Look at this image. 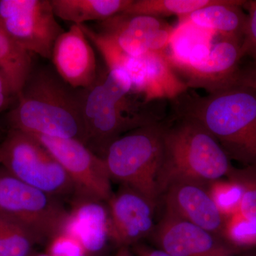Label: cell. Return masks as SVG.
<instances>
[{
  "label": "cell",
  "mask_w": 256,
  "mask_h": 256,
  "mask_svg": "<svg viewBox=\"0 0 256 256\" xmlns=\"http://www.w3.org/2000/svg\"><path fill=\"white\" fill-rule=\"evenodd\" d=\"M173 102L178 117L202 124L230 160L256 166L255 90L236 85L206 96L186 92Z\"/></svg>",
  "instance_id": "obj_1"
},
{
  "label": "cell",
  "mask_w": 256,
  "mask_h": 256,
  "mask_svg": "<svg viewBox=\"0 0 256 256\" xmlns=\"http://www.w3.org/2000/svg\"><path fill=\"white\" fill-rule=\"evenodd\" d=\"M9 114L12 129L85 144L82 89L76 92L48 69L32 72Z\"/></svg>",
  "instance_id": "obj_2"
},
{
  "label": "cell",
  "mask_w": 256,
  "mask_h": 256,
  "mask_svg": "<svg viewBox=\"0 0 256 256\" xmlns=\"http://www.w3.org/2000/svg\"><path fill=\"white\" fill-rule=\"evenodd\" d=\"M234 166L218 141L200 122L178 118L164 133V156L158 186L160 197L172 182L190 180L205 184L227 178Z\"/></svg>",
  "instance_id": "obj_3"
},
{
  "label": "cell",
  "mask_w": 256,
  "mask_h": 256,
  "mask_svg": "<svg viewBox=\"0 0 256 256\" xmlns=\"http://www.w3.org/2000/svg\"><path fill=\"white\" fill-rule=\"evenodd\" d=\"M131 92L130 79L118 68H108L92 87L82 89L85 146L100 158L120 136L156 121L134 110Z\"/></svg>",
  "instance_id": "obj_4"
},
{
  "label": "cell",
  "mask_w": 256,
  "mask_h": 256,
  "mask_svg": "<svg viewBox=\"0 0 256 256\" xmlns=\"http://www.w3.org/2000/svg\"><path fill=\"white\" fill-rule=\"evenodd\" d=\"M166 126L156 120L126 132L109 146L104 158L112 180L140 194L156 208Z\"/></svg>",
  "instance_id": "obj_5"
},
{
  "label": "cell",
  "mask_w": 256,
  "mask_h": 256,
  "mask_svg": "<svg viewBox=\"0 0 256 256\" xmlns=\"http://www.w3.org/2000/svg\"><path fill=\"white\" fill-rule=\"evenodd\" d=\"M0 164L8 174L52 196L76 192L62 165L31 134L11 129L0 144Z\"/></svg>",
  "instance_id": "obj_6"
},
{
  "label": "cell",
  "mask_w": 256,
  "mask_h": 256,
  "mask_svg": "<svg viewBox=\"0 0 256 256\" xmlns=\"http://www.w3.org/2000/svg\"><path fill=\"white\" fill-rule=\"evenodd\" d=\"M68 214L56 197L0 172V216L26 227L42 242L62 232Z\"/></svg>",
  "instance_id": "obj_7"
},
{
  "label": "cell",
  "mask_w": 256,
  "mask_h": 256,
  "mask_svg": "<svg viewBox=\"0 0 256 256\" xmlns=\"http://www.w3.org/2000/svg\"><path fill=\"white\" fill-rule=\"evenodd\" d=\"M0 24L28 53L52 58L64 32L50 0H0Z\"/></svg>",
  "instance_id": "obj_8"
},
{
  "label": "cell",
  "mask_w": 256,
  "mask_h": 256,
  "mask_svg": "<svg viewBox=\"0 0 256 256\" xmlns=\"http://www.w3.org/2000/svg\"><path fill=\"white\" fill-rule=\"evenodd\" d=\"M32 136V134H31ZM60 165L76 186L75 194L107 202L114 194L105 160L80 141L32 136Z\"/></svg>",
  "instance_id": "obj_9"
},
{
  "label": "cell",
  "mask_w": 256,
  "mask_h": 256,
  "mask_svg": "<svg viewBox=\"0 0 256 256\" xmlns=\"http://www.w3.org/2000/svg\"><path fill=\"white\" fill-rule=\"evenodd\" d=\"M99 28V33L134 57L150 52L166 53L174 28L160 18L124 13L100 22Z\"/></svg>",
  "instance_id": "obj_10"
},
{
  "label": "cell",
  "mask_w": 256,
  "mask_h": 256,
  "mask_svg": "<svg viewBox=\"0 0 256 256\" xmlns=\"http://www.w3.org/2000/svg\"><path fill=\"white\" fill-rule=\"evenodd\" d=\"M106 202L109 214V238L118 248H131L150 237L156 208L132 188L122 185Z\"/></svg>",
  "instance_id": "obj_11"
},
{
  "label": "cell",
  "mask_w": 256,
  "mask_h": 256,
  "mask_svg": "<svg viewBox=\"0 0 256 256\" xmlns=\"http://www.w3.org/2000/svg\"><path fill=\"white\" fill-rule=\"evenodd\" d=\"M150 238L156 248L174 256H236L238 254L220 237L165 212Z\"/></svg>",
  "instance_id": "obj_12"
},
{
  "label": "cell",
  "mask_w": 256,
  "mask_h": 256,
  "mask_svg": "<svg viewBox=\"0 0 256 256\" xmlns=\"http://www.w3.org/2000/svg\"><path fill=\"white\" fill-rule=\"evenodd\" d=\"M161 197L165 213L222 238L226 218L208 194L207 184L190 180L174 182L165 188Z\"/></svg>",
  "instance_id": "obj_13"
},
{
  "label": "cell",
  "mask_w": 256,
  "mask_h": 256,
  "mask_svg": "<svg viewBox=\"0 0 256 256\" xmlns=\"http://www.w3.org/2000/svg\"><path fill=\"white\" fill-rule=\"evenodd\" d=\"M50 58L57 74L74 88H88L98 79L95 53L80 25L60 34Z\"/></svg>",
  "instance_id": "obj_14"
},
{
  "label": "cell",
  "mask_w": 256,
  "mask_h": 256,
  "mask_svg": "<svg viewBox=\"0 0 256 256\" xmlns=\"http://www.w3.org/2000/svg\"><path fill=\"white\" fill-rule=\"evenodd\" d=\"M242 58V43L220 38L206 58L180 74L188 88L213 94L236 85Z\"/></svg>",
  "instance_id": "obj_15"
},
{
  "label": "cell",
  "mask_w": 256,
  "mask_h": 256,
  "mask_svg": "<svg viewBox=\"0 0 256 256\" xmlns=\"http://www.w3.org/2000/svg\"><path fill=\"white\" fill-rule=\"evenodd\" d=\"M62 232L76 238L89 256L100 254L109 238V214L106 202L75 194Z\"/></svg>",
  "instance_id": "obj_16"
},
{
  "label": "cell",
  "mask_w": 256,
  "mask_h": 256,
  "mask_svg": "<svg viewBox=\"0 0 256 256\" xmlns=\"http://www.w3.org/2000/svg\"><path fill=\"white\" fill-rule=\"evenodd\" d=\"M244 3L240 0H216L214 4L178 18V21L186 22L220 38L242 44L247 21V14L242 8Z\"/></svg>",
  "instance_id": "obj_17"
},
{
  "label": "cell",
  "mask_w": 256,
  "mask_h": 256,
  "mask_svg": "<svg viewBox=\"0 0 256 256\" xmlns=\"http://www.w3.org/2000/svg\"><path fill=\"white\" fill-rule=\"evenodd\" d=\"M217 35L196 28L186 22L178 21L172 34L166 56L175 72L182 73L208 56Z\"/></svg>",
  "instance_id": "obj_18"
},
{
  "label": "cell",
  "mask_w": 256,
  "mask_h": 256,
  "mask_svg": "<svg viewBox=\"0 0 256 256\" xmlns=\"http://www.w3.org/2000/svg\"><path fill=\"white\" fill-rule=\"evenodd\" d=\"M56 18L76 25L105 21L124 12L133 0H50Z\"/></svg>",
  "instance_id": "obj_19"
},
{
  "label": "cell",
  "mask_w": 256,
  "mask_h": 256,
  "mask_svg": "<svg viewBox=\"0 0 256 256\" xmlns=\"http://www.w3.org/2000/svg\"><path fill=\"white\" fill-rule=\"evenodd\" d=\"M32 72L31 54L16 43L0 24V75L12 95L18 97Z\"/></svg>",
  "instance_id": "obj_20"
},
{
  "label": "cell",
  "mask_w": 256,
  "mask_h": 256,
  "mask_svg": "<svg viewBox=\"0 0 256 256\" xmlns=\"http://www.w3.org/2000/svg\"><path fill=\"white\" fill-rule=\"evenodd\" d=\"M216 2V0H133L122 13L156 18L178 16L180 18Z\"/></svg>",
  "instance_id": "obj_21"
},
{
  "label": "cell",
  "mask_w": 256,
  "mask_h": 256,
  "mask_svg": "<svg viewBox=\"0 0 256 256\" xmlns=\"http://www.w3.org/2000/svg\"><path fill=\"white\" fill-rule=\"evenodd\" d=\"M41 240L21 224L0 216V256H32Z\"/></svg>",
  "instance_id": "obj_22"
},
{
  "label": "cell",
  "mask_w": 256,
  "mask_h": 256,
  "mask_svg": "<svg viewBox=\"0 0 256 256\" xmlns=\"http://www.w3.org/2000/svg\"><path fill=\"white\" fill-rule=\"evenodd\" d=\"M208 194L217 210L226 220L239 212L244 194L242 183L233 176L220 178L207 184Z\"/></svg>",
  "instance_id": "obj_23"
},
{
  "label": "cell",
  "mask_w": 256,
  "mask_h": 256,
  "mask_svg": "<svg viewBox=\"0 0 256 256\" xmlns=\"http://www.w3.org/2000/svg\"><path fill=\"white\" fill-rule=\"evenodd\" d=\"M222 238L238 252L256 248V223L238 212L226 220Z\"/></svg>",
  "instance_id": "obj_24"
},
{
  "label": "cell",
  "mask_w": 256,
  "mask_h": 256,
  "mask_svg": "<svg viewBox=\"0 0 256 256\" xmlns=\"http://www.w3.org/2000/svg\"><path fill=\"white\" fill-rule=\"evenodd\" d=\"M228 176L236 178L244 186V194L239 213L256 223V166L234 168Z\"/></svg>",
  "instance_id": "obj_25"
},
{
  "label": "cell",
  "mask_w": 256,
  "mask_h": 256,
  "mask_svg": "<svg viewBox=\"0 0 256 256\" xmlns=\"http://www.w3.org/2000/svg\"><path fill=\"white\" fill-rule=\"evenodd\" d=\"M46 254L50 256H90L76 238L64 232L48 240Z\"/></svg>",
  "instance_id": "obj_26"
},
{
  "label": "cell",
  "mask_w": 256,
  "mask_h": 256,
  "mask_svg": "<svg viewBox=\"0 0 256 256\" xmlns=\"http://www.w3.org/2000/svg\"><path fill=\"white\" fill-rule=\"evenodd\" d=\"M242 8L248 12L242 44V56L256 60V0L245 1Z\"/></svg>",
  "instance_id": "obj_27"
},
{
  "label": "cell",
  "mask_w": 256,
  "mask_h": 256,
  "mask_svg": "<svg viewBox=\"0 0 256 256\" xmlns=\"http://www.w3.org/2000/svg\"><path fill=\"white\" fill-rule=\"evenodd\" d=\"M236 85L252 88L256 92V60L245 67H240Z\"/></svg>",
  "instance_id": "obj_28"
},
{
  "label": "cell",
  "mask_w": 256,
  "mask_h": 256,
  "mask_svg": "<svg viewBox=\"0 0 256 256\" xmlns=\"http://www.w3.org/2000/svg\"><path fill=\"white\" fill-rule=\"evenodd\" d=\"M136 256H174L158 248H153L142 244H136L130 248Z\"/></svg>",
  "instance_id": "obj_29"
},
{
  "label": "cell",
  "mask_w": 256,
  "mask_h": 256,
  "mask_svg": "<svg viewBox=\"0 0 256 256\" xmlns=\"http://www.w3.org/2000/svg\"><path fill=\"white\" fill-rule=\"evenodd\" d=\"M12 96L8 84L0 75V114L8 107Z\"/></svg>",
  "instance_id": "obj_30"
},
{
  "label": "cell",
  "mask_w": 256,
  "mask_h": 256,
  "mask_svg": "<svg viewBox=\"0 0 256 256\" xmlns=\"http://www.w3.org/2000/svg\"><path fill=\"white\" fill-rule=\"evenodd\" d=\"M114 256H136L130 248L120 247L118 248L117 252L114 254Z\"/></svg>",
  "instance_id": "obj_31"
},
{
  "label": "cell",
  "mask_w": 256,
  "mask_h": 256,
  "mask_svg": "<svg viewBox=\"0 0 256 256\" xmlns=\"http://www.w3.org/2000/svg\"><path fill=\"white\" fill-rule=\"evenodd\" d=\"M32 256H50V255H48V254H36V255H32Z\"/></svg>",
  "instance_id": "obj_32"
},
{
  "label": "cell",
  "mask_w": 256,
  "mask_h": 256,
  "mask_svg": "<svg viewBox=\"0 0 256 256\" xmlns=\"http://www.w3.org/2000/svg\"><path fill=\"white\" fill-rule=\"evenodd\" d=\"M256 256V254H255V255H252V256Z\"/></svg>",
  "instance_id": "obj_33"
}]
</instances>
